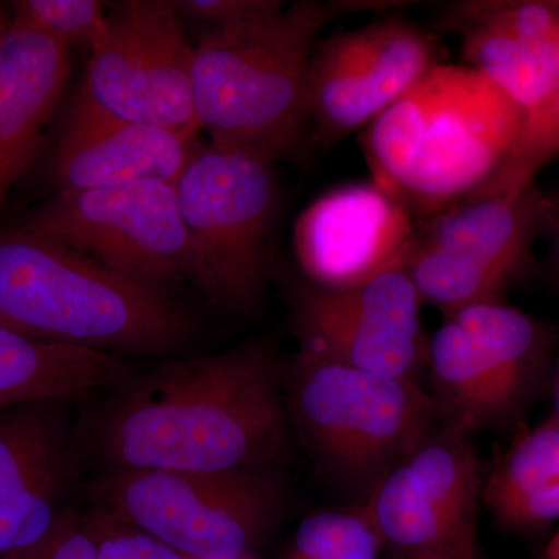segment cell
I'll return each mask as SVG.
<instances>
[{"instance_id":"cell-1","label":"cell","mask_w":559,"mask_h":559,"mask_svg":"<svg viewBox=\"0 0 559 559\" xmlns=\"http://www.w3.org/2000/svg\"><path fill=\"white\" fill-rule=\"evenodd\" d=\"M286 370L266 345L171 360L110 389L87 426L106 469L275 465L289 439Z\"/></svg>"},{"instance_id":"cell-2","label":"cell","mask_w":559,"mask_h":559,"mask_svg":"<svg viewBox=\"0 0 559 559\" xmlns=\"http://www.w3.org/2000/svg\"><path fill=\"white\" fill-rule=\"evenodd\" d=\"M524 123L479 72L440 62L366 128L362 151L371 182L417 223L498 178Z\"/></svg>"},{"instance_id":"cell-3","label":"cell","mask_w":559,"mask_h":559,"mask_svg":"<svg viewBox=\"0 0 559 559\" xmlns=\"http://www.w3.org/2000/svg\"><path fill=\"white\" fill-rule=\"evenodd\" d=\"M0 325L31 340L165 356L189 341V316L160 286L17 226L0 231Z\"/></svg>"},{"instance_id":"cell-4","label":"cell","mask_w":559,"mask_h":559,"mask_svg":"<svg viewBox=\"0 0 559 559\" xmlns=\"http://www.w3.org/2000/svg\"><path fill=\"white\" fill-rule=\"evenodd\" d=\"M374 3L314 0L260 20L205 32L194 46L193 109L210 143L275 164L296 153L310 130L308 79L323 28Z\"/></svg>"},{"instance_id":"cell-5","label":"cell","mask_w":559,"mask_h":559,"mask_svg":"<svg viewBox=\"0 0 559 559\" xmlns=\"http://www.w3.org/2000/svg\"><path fill=\"white\" fill-rule=\"evenodd\" d=\"M289 421L323 473L364 503L441 423L418 381L381 377L300 348L286 371Z\"/></svg>"},{"instance_id":"cell-6","label":"cell","mask_w":559,"mask_h":559,"mask_svg":"<svg viewBox=\"0 0 559 559\" xmlns=\"http://www.w3.org/2000/svg\"><path fill=\"white\" fill-rule=\"evenodd\" d=\"M92 510L193 559H252L286 509L275 465L205 471L106 469Z\"/></svg>"},{"instance_id":"cell-7","label":"cell","mask_w":559,"mask_h":559,"mask_svg":"<svg viewBox=\"0 0 559 559\" xmlns=\"http://www.w3.org/2000/svg\"><path fill=\"white\" fill-rule=\"evenodd\" d=\"M175 189L198 285L234 310H249L263 289L277 212L274 164L248 151L200 145Z\"/></svg>"},{"instance_id":"cell-8","label":"cell","mask_w":559,"mask_h":559,"mask_svg":"<svg viewBox=\"0 0 559 559\" xmlns=\"http://www.w3.org/2000/svg\"><path fill=\"white\" fill-rule=\"evenodd\" d=\"M543 193L524 189H484L417 221L404 270L421 304L444 316L499 301L524 271L539 231Z\"/></svg>"},{"instance_id":"cell-9","label":"cell","mask_w":559,"mask_h":559,"mask_svg":"<svg viewBox=\"0 0 559 559\" xmlns=\"http://www.w3.org/2000/svg\"><path fill=\"white\" fill-rule=\"evenodd\" d=\"M549 347V331L500 300L444 316L428 347L441 423L471 439L509 423L535 388Z\"/></svg>"},{"instance_id":"cell-10","label":"cell","mask_w":559,"mask_h":559,"mask_svg":"<svg viewBox=\"0 0 559 559\" xmlns=\"http://www.w3.org/2000/svg\"><path fill=\"white\" fill-rule=\"evenodd\" d=\"M20 226L150 285L164 288L183 277L198 283L175 183L58 191Z\"/></svg>"},{"instance_id":"cell-11","label":"cell","mask_w":559,"mask_h":559,"mask_svg":"<svg viewBox=\"0 0 559 559\" xmlns=\"http://www.w3.org/2000/svg\"><path fill=\"white\" fill-rule=\"evenodd\" d=\"M193 62L175 2L130 0L108 13L75 100L116 119L200 132Z\"/></svg>"},{"instance_id":"cell-12","label":"cell","mask_w":559,"mask_h":559,"mask_svg":"<svg viewBox=\"0 0 559 559\" xmlns=\"http://www.w3.org/2000/svg\"><path fill=\"white\" fill-rule=\"evenodd\" d=\"M440 62L436 38L395 14L322 40L308 79L312 143L329 148L369 127Z\"/></svg>"},{"instance_id":"cell-13","label":"cell","mask_w":559,"mask_h":559,"mask_svg":"<svg viewBox=\"0 0 559 559\" xmlns=\"http://www.w3.org/2000/svg\"><path fill=\"white\" fill-rule=\"evenodd\" d=\"M418 290L404 266L342 286H301L294 299L300 348L381 377L417 381L428 366Z\"/></svg>"},{"instance_id":"cell-14","label":"cell","mask_w":559,"mask_h":559,"mask_svg":"<svg viewBox=\"0 0 559 559\" xmlns=\"http://www.w3.org/2000/svg\"><path fill=\"white\" fill-rule=\"evenodd\" d=\"M485 476L473 439L440 423L364 502L384 549L417 554L477 530Z\"/></svg>"},{"instance_id":"cell-15","label":"cell","mask_w":559,"mask_h":559,"mask_svg":"<svg viewBox=\"0 0 559 559\" xmlns=\"http://www.w3.org/2000/svg\"><path fill=\"white\" fill-rule=\"evenodd\" d=\"M64 403L0 409V559L46 538L68 509L79 439Z\"/></svg>"},{"instance_id":"cell-16","label":"cell","mask_w":559,"mask_h":559,"mask_svg":"<svg viewBox=\"0 0 559 559\" xmlns=\"http://www.w3.org/2000/svg\"><path fill=\"white\" fill-rule=\"evenodd\" d=\"M415 219L380 187L347 183L304 210L294 229V250L311 285H358L404 266Z\"/></svg>"},{"instance_id":"cell-17","label":"cell","mask_w":559,"mask_h":559,"mask_svg":"<svg viewBox=\"0 0 559 559\" xmlns=\"http://www.w3.org/2000/svg\"><path fill=\"white\" fill-rule=\"evenodd\" d=\"M444 28L462 36L465 66L479 72L525 116L559 83V2H457Z\"/></svg>"},{"instance_id":"cell-18","label":"cell","mask_w":559,"mask_h":559,"mask_svg":"<svg viewBox=\"0 0 559 559\" xmlns=\"http://www.w3.org/2000/svg\"><path fill=\"white\" fill-rule=\"evenodd\" d=\"M198 146V132L116 119L73 98L51 157V179L58 191L175 183Z\"/></svg>"},{"instance_id":"cell-19","label":"cell","mask_w":559,"mask_h":559,"mask_svg":"<svg viewBox=\"0 0 559 559\" xmlns=\"http://www.w3.org/2000/svg\"><path fill=\"white\" fill-rule=\"evenodd\" d=\"M72 70V50L21 25L0 36V213L43 145Z\"/></svg>"},{"instance_id":"cell-20","label":"cell","mask_w":559,"mask_h":559,"mask_svg":"<svg viewBox=\"0 0 559 559\" xmlns=\"http://www.w3.org/2000/svg\"><path fill=\"white\" fill-rule=\"evenodd\" d=\"M132 374L121 356L31 340L0 325V409L110 390Z\"/></svg>"},{"instance_id":"cell-21","label":"cell","mask_w":559,"mask_h":559,"mask_svg":"<svg viewBox=\"0 0 559 559\" xmlns=\"http://www.w3.org/2000/svg\"><path fill=\"white\" fill-rule=\"evenodd\" d=\"M384 544L364 503L305 518L280 559H381Z\"/></svg>"},{"instance_id":"cell-22","label":"cell","mask_w":559,"mask_h":559,"mask_svg":"<svg viewBox=\"0 0 559 559\" xmlns=\"http://www.w3.org/2000/svg\"><path fill=\"white\" fill-rule=\"evenodd\" d=\"M559 484V423L547 419L524 433L488 471L481 502L491 509L503 500Z\"/></svg>"},{"instance_id":"cell-23","label":"cell","mask_w":559,"mask_h":559,"mask_svg":"<svg viewBox=\"0 0 559 559\" xmlns=\"http://www.w3.org/2000/svg\"><path fill=\"white\" fill-rule=\"evenodd\" d=\"M11 10V24L43 33L70 50L91 49L108 17L105 3L97 0H21Z\"/></svg>"},{"instance_id":"cell-24","label":"cell","mask_w":559,"mask_h":559,"mask_svg":"<svg viewBox=\"0 0 559 559\" xmlns=\"http://www.w3.org/2000/svg\"><path fill=\"white\" fill-rule=\"evenodd\" d=\"M559 154V83L538 109L525 116L520 142L498 178L485 189H524Z\"/></svg>"},{"instance_id":"cell-25","label":"cell","mask_w":559,"mask_h":559,"mask_svg":"<svg viewBox=\"0 0 559 559\" xmlns=\"http://www.w3.org/2000/svg\"><path fill=\"white\" fill-rule=\"evenodd\" d=\"M98 559H193L153 536L90 510L84 513Z\"/></svg>"},{"instance_id":"cell-26","label":"cell","mask_w":559,"mask_h":559,"mask_svg":"<svg viewBox=\"0 0 559 559\" xmlns=\"http://www.w3.org/2000/svg\"><path fill=\"white\" fill-rule=\"evenodd\" d=\"M176 10L183 20L200 22L205 32L240 27L283 9L272 0H180Z\"/></svg>"},{"instance_id":"cell-27","label":"cell","mask_w":559,"mask_h":559,"mask_svg":"<svg viewBox=\"0 0 559 559\" xmlns=\"http://www.w3.org/2000/svg\"><path fill=\"white\" fill-rule=\"evenodd\" d=\"M7 559H98L84 513L68 507L46 538Z\"/></svg>"},{"instance_id":"cell-28","label":"cell","mask_w":559,"mask_h":559,"mask_svg":"<svg viewBox=\"0 0 559 559\" xmlns=\"http://www.w3.org/2000/svg\"><path fill=\"white\" fill-rule=\"evenodd\" d=\"M495 520L510 530H536L559 520V484L533 489L488 509Z\"/></svg>"},{"instance_id":"cell-29","label":"cell","mask_w":559,"mask_h":559,"mask_svg":"<svg viewBox=\"0 0 559 559\" xmlns=\"http://www.w3.org/2000/svg\"><path fill=\"white\" fill-rule=\"evenodd\" d=\"M539 231L549 246V260L555 274L559 277V191L544 194L540 200Z\"/></svg>"},{"instance_id":"cell-30","label":"cell","mask_w":559,"mask_h":559,"mask_svg":"<svg viewBox=\"0 0 559 559\" xmlns=\"http://www.w3.org/2000/svg\"><path fill=\"white\" fill-rule=\"evenodd\" d=\"M392 559H477V530L437 549L399 555Z\"/></svg>"},{"instance_id":"cell-31","label":"cell","mask_w":559,"mask_h":559,"mask_svg":"<svg viewBox=\"0 0 559 559\" xmlns=\"http://www.w3.org/2000/svg\"><path fill=\"white\" fill-rule=\"evenodd\" d=\"M551 421L559 423V369L557 373V381H555L554 390V414L549 418Z\"/></svg>"},{"instance_id":"cell-32","label":"cell","mask_w":559,"mask_h":559,"mask_svg":"<svg viewBox=\"0 0 559 559\" xmlns=\"http://www.w3.org/2000/svg\"><path fill=\"white\" fill-rule=\"evenodd\" d=\"M546 559H559V532L551 538L546 550Z\"/></svg>"},{"instance_id":"cell-33","label":"cell","mask_w":559,"mask_h":559,"mask_svg":"<svg viewBox=\"0 0 559 559\" xmlns=\"http://www.w3.org/2000/svg\"><path fill=\"white\" fill-rule=\"evenodd\" d=\"M10 20L9 17L3 16L2 11H0V36L3 35V32L9 28Z\"/></svg>"}]
</instances>
